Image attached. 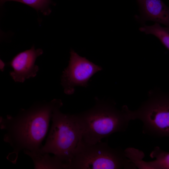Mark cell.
Returning <instances> with one entry per match:
<instances>
[{
  "instance_id": "cell-1",
  "label": "cell",
  "mask_w": 169,
  "mask_h": 169,
  "mask_svg": "<svg viewBox=\"0 0 169 169\" xmlns=\"http://www.w3.org/2000/svg\"><path fill=\"white\" fill-rule=\"evenodd\" d=\"M62 104L60 100L54 99L49 102L36 103L27 109H22L15 116L7 115L4 118L0 117V128L6 131L4 141L13 148L7 157L9 161L15 163L22 150H40L53 111Z\"/></svg>"
},
{
  "instance_id": "cell-8",
  "label": "cell",
  "mask_w": 169,
  "mask_h": 169,
  "mask_svg": "<svg viewBox=\"0 0 169 169\" xmlns=\"http://www.w3.org/2000/svg\"><path fill=\"white\" fill-rule=\"evenodd\" d=\"M137 2L140 9L139 15L135 16L137 21L143 24L152 21L169 28V7L161 0H140Z\"/></svg>"
},
{
  "instance_id": "cell-12",
  "label": "cell",
  "mask_w": 169,
  "mask_h": 169,
  "mask_svg": "<svg viewBox=\"0 0 169 169\" xmlns=\"http://www.w3.org/2000/svg\"><path fill=\"white\" fill-rule=\"evenodd\" d=\"M11 1L26 4L44 14H47L50 12L49 7L52 3L51 0H0V3L2 5L6 2Z\"/></svg>"
},
{
  "instance_id": "cell-10",
  "label": "cell",
  "mask_w": 169,
  "mask_h": 169,
  "mask_svg": "<svg viewBox=\"0 0 169 169\" xmlns=\"http://www.w3.org/2000/svg\"><path fill=\"white\" fill-rule=\"evenodd\" d=\"M153 161L147 162V169H169V152L161 149L159 147L154 148L150 154Z\"/></svg>"
},
{
  "instance_id": "cell-5",
  "label": "cell",
  "mask_w": 169,
  "mask_h": 169,
  "mask_svg": "<svg viewBox=\"0 0 169 169\" xmlns=\"http://www.w3.org/2000/svg\"><path fill=\"white\" fill-rule=\"evenodd\" d=\"M131 120L143 123V133L152 136L169 137V94L152 90L147 99L134 110H129Z\"/></svg>"
},
{
  "instance_id": "cell-13",
  "label": "cell",
  "mask_w": 169,
  "mask_h": 169,
  "mask_svg": "<svg viewBox=\"0 0 169 169\" xmlns=\"http://www.w3.org/2000/svg\"><path fill=\"white\" fill-rule=\"evenodd\" d=\"M137 0V2H138V1H140V0Z\"/></svg>"
},
{
  "instance_id": "cell-4",
  "label": "cell",
  "mask_w": 169,
  "mask_h": 169,
  "mask_svg": "<svg viewBox=\"0 0 169 169\" xmlns=\"http://www.w3.org/2000/svg\"><path fill=\"white\" fill-rule=\"evenodd\" d=\"M62 105H59L54 109L49 135L45 144L39 150L42 153L53 154L65 164L68 169L81 137L73 115L61 112Z\"/></svg>"
},
{
  "instance_id": "cell-6",
  "label": "cell",
  "mask_w": 169,
  "mask_h": 169,
  "mask_svg": "<svg viewBox=\"0 0 169 169\" xmlns=\"http://www.w3.org/2000/svg\"><path fill=\"white\" fill-rule=\"evenodd\" d=\"M70 54L68 65L63 71L61 81L64 92L69 95L74 93L76 86L87 87L90 79L102 69L73 49L71 50Z\"/></svg>"
},
{
  "instance_id": "cell-11",
  "label": "cell",
  "mask_w": 169,
  "mask_h": 169,
  "mask_svg": "<svg viewBox=\"0 0 169 169\" xmlns=\"http://www.w3.org/2000/svg\"><path fill=\"white\" fill-rule=\"evenodd\" d=\"M140 31L146 34H152L157 37L169 50V28L162 27L155 23L152 25H144L139 28Z\"/></svg>"
},
{
  "instance_id": "cell-7",
  "label": "cell",
  "mask_w": 169,
  "mask_h": 169,
  "mask_svg": "<svg viewBox=\"0 0 169 169\" xmlns=\"http://www.w3.org/2000/svg\"><path fill=\"white\" fill-rule=\"evenodd\" d=\"M43 53L41 49H35L33 46L29 49L15 56L10 63L13 71L10 74L16 82H23L27 79L35 76L38 67L34 64L36 58Z\"/></svg>"
},
{
  "instance_id": "cell-2",
  "label": "cell",
  "mask_w": 169,
  "mask_h": 169,
  "mask_svg": "<svg viewBox=\"0 0 169 169\" xmlns=\"http://www.w3.org/2000/svg\"><path fill=\"white\" fill-rule=\"evenodd\" d=\"M95 101L92 108L73 115L80 140L90 144L99 142L114 133L125 131L131 120L126 105L120 110L112 101L97 98Z\"/></svg>"
},
{
  "instance_id": "cell-3",
  "label": "cell",
  "mask_w": 169,
  "mask_h": 169,
  "mask_svg": "<svg viewBox=\"0 0 169 169\" xmlns=\"http://www.w3.org/2000/svg\"><path fill=\"white\" fill-rule=\"evenodd\" d=\"M136 167L126 156L125 150L110 147L101 141L94 144L80 141L68 169H134Z\"/></svg>"
},
{
  "instance_id": "cell-9",
  "label": "cell",
  "mask_w": 169,
  "mask_h": 169,
  "mask_svg": "<svg viewBox=\"0 0 169 169\" xmlns=\"http://www.w3.org/2000/svg\"><path fill=\"white\" fill-rule=\"evenodd\" d=\"M23 152L32 159L35 169H66L65 164L54 155L51 156L49 153H42L40 150H25Z\"/></svg>"
}]
</instances>
